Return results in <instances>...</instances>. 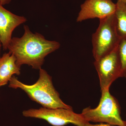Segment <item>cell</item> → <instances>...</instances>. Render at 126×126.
Segmentation results:
<instances>
[{
  "mask_svg": "<svg viewBox=\"0 0 126 126\" xmlns=\"http://www.w3.org/2000/svg\"><path fill=\"white\" fill-rule=\"evenodd\" d=\"M24 33L21 38H12L7 49L14 55L16 64L20 68L23 64L40 70L48 55L58 49L59 42L47 40L41 34L33 33L27 26H24Z\"/></svg>",
  "mask_w": 126,
  "mask_h": 126,
  "instance_id": "1",
  "label": "cell"
},
{
  "mask_svg": "<svg viewBox=\"0 0 126 126\" xmlns=\"http://www.w3.org/2000/svg\"><path fill=\"white\" fill-rule=\"evenodd\" d=\"M9 87L20 89L26 93L32 101L48 109L63 108L73 110L72 107L65 104L55 88L52 78L44 69L39 70V77L35 83L27 85L19 81L15 76L9 81Z\"/></svg>",
  "mask_w": 126,
  "mask_h": 126,
  "instance_id": "2",
  "label": "cell"
},
{
  "mask_svg": "<svg viewBox=\"0 0 126 126\" xmlns=\"http://www.w3.org/2000/svg\"><path fill=\"white\" fill-rule=\"evenodd\" d=\"M99 104L95 108L88 107L82 111L81 115L87 121L105 123L112 126H126V121L121 116V108L116 98L109 89L102 90Z\"/></svg>",
  "mask_w": 126,
  "mask_h": 126,
  "instance_id": "3",
  "label": "cell"
},
{
  "mask_svg": "<svg viewBox=\"0 0 126 126\" xmlns=\"http://www.w3.org/2000/svg\"><path fill=\"white\" fill-rule=\"evenodd\" d=\"M121 39L118 34L115 13L99 19V26L92 37L93 55L95 60L117 48Z\"/></svg>",
  "mask_w": 126,
  "mask_h": 126,
  "instance_id": "4",
  "label": "cell"
},
{
  "mask_svg": "<svg viewBox=\"0 0 126 126\" xmlns=\"http://www.w3.org/2000/svg\"><path fill=\"white\" fill-rule=\"evenodd\" d=\"M22 114L25 117L43 119L53 126H64L69 124L84 126L88 122L81 113L63 108L31 109L24 110Z\"/></svg>",
  "mask_w": 126,
  "mask_h": 126,
  "instance_id": "5",
  "label": "cell"
},
{
  "mask_svg": "<svg viewBox=\"0 0 126 126\" xmlns=\"http://www.w3.org/2000/svg\"><path fill=\"white\" fill-rule=\"evenodd\" d=\"M94 65L99 77L101 91L110 88L115 80L122 78L118 46L109 54L95 60Z\"/></svg>",
  "mask_w": 126,
  "mask_h": 126,
  "instance_id": "6",
  "label": "cell"
},
{
  "mask_svg": "<svg viewBox=\"0 0 126 126\" xmlns=\"http://www.w3.org/2000/svg\"><path fill=\"white\" fill-rule=\"evenodd\" d=\"M116 9V4L112 0H86L81 5L77 21L104 18L114 14Z\"/></svg>",
  "mask_w": 126,
  "mask_h": 126,
  "instance_id": "7",
  "label": "cell"
},
{
  "mask_svg": "<svg viewBox=\"0 0 126 126\" xmlns=\"http://www.w3.org/2000/svg\"><path fill=\"white\" fill-rule=\"evenodd\" d=\"M27 21L5 9L0 4V41L4 50L7 49L14 30Z\"/></svg>",
  "mask_w": 126,
  "mask_h": 126,
  "instance_id": "8",
  "label": "cell"
},
{
  "mask_svg": "<svg viewBox=\"0 0 126 126\" xmlns=\"http://www.w3.org/2000/svg\"><path fill=\"white\" fill-rule=\"evenodd\" d=\"M16 61V57L9 52L0 58V87L6 85L15 75H20V68Z\"/></svg>",
  "mask_w": 126,
  "mask_h": 126,
  "instance_id": "9",
  "label": "cell"
},
{
  "mask_svg": "<svg viewBox=\"0 0 126 126\" xmlns=\"http://www.w3.org/2000/svg\"><path fill=\"white\" fill-rule=\"evenodd\" d=\"M118 34L121 40H126V3L117 0L115 12Z\"/></svg>",
  "mask_w": 126,
  "mask_h": 126,
  "instance_id": "10",
  "label": "cell"
},
{
  "mask_svg": "<svg viewBox=\"0 0 126 126\" xmlns=\"http://www.w3.org/2000/svg\"><path fill=\"white\" fill-rule=\"evenodd\" d=\"M118 49L122 64V78H126V40H121L118 45Z\"/></svg>",
  "mask_w": 126,
  "mask_h": 126,
  "instance_id": "11",
  "label": "cell"
},
{
  "mask_svg": "<svg viewBox=\"0 0 126 126\" xmlns=\"http://www.w3.org/2000/svg\"><path fill=\"white\" fill-rule=\"evenodd\" d=\"M84 126H113L110 124L105 123H100L98 124H90L89 122H88Z\"/></svg>",
  "mask_w": 126,
  "mask_h": 126,
  "instance_id": "12",
  "label": "cell"
},
{
  "mask_svg": "<svg viewBox=\"0 0 126 126\" xmlns=\"http://www.w3.org/2000/svg\"><path fill=\"white\" fill-rule=\"evenodd\" d=\"M11 0H0V4L2 5L9 4L11 1Z\"/></svg>",
  "mask_w": 126,
  "mask_h": 126,
  "instance_id": "13",
  "label": "cell"
},
{
  "mask_svg": "<svg viewBox=\"0 0 126 126\" xmlns=\"http://www.w3.org/2000/svg\"><path fill=\"white\" fill-rule=\"evenodd\" d=\"M1 46H2V44H1V42L0 41V54L1 49Z\"/></svg>",
  "mask_w": 126,
  "mask_h": 126,
  "instance_id": "14",
  "label": "cell"
},
{
  "mask_svg": "<svg viewBox=\"0 0 126 126\" xmlns=\"http://www.w3.org/2000/svg\"><path fill=\"white\" fill-rule=\"evenodd\" d=\"M123 1H124V2H126V0H121Z\"/></svg>",
  "mask_w": 126,
  "mask_h": 126,
  "instance_id": "15",
  "label": "cell"
},
{
  "mask_svg": "<svg viewBox=\"0 0 126 126\" xmlns=\"http://www.w3.org/2000/svg\"></svg>",
  "mask_w": 126,
  "mask_h": 126,
  "instance_id": "16",
  "label": "cell"
}]
</instances>
